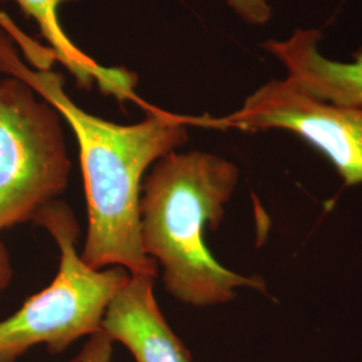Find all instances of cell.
I'll return each instance as SVG.
<instances>
[{
  "label": "cell",
  "instance_id": "1",
  "mask_svg": "<svg viewBox=\"0 0 362 362\" xmlns=\"http://www.w3.org/2000/svg\"><path fill=\"white\" fill-rule=\"evenodd\" d=\"M0 70L21 78L59 112L79 148L88 202V233L81 257L93 269L119 266L130 274L157 275V263L144 254L140 197L145 172L188 141L196 119L151 107L143 121L121 125L93 116L65 91L64 78L52 70H33L0 31Z\"/></svg>",
  "mask_w": 362,
  "mask_h": 362
},
{
  "label": "cell",
  "instance_id": "2",
  "mask_svg": "<svg viewBox=\"0 0 362 362\" xmlns=\"http://www.w3.org/2000/svg\"><path fill=\"white\" fill-rule=\"evenodd\" d=\"M239 181L233 161L208 152L176 151L158 158L144 179L140 239L144 254L160 263L169 294L207 308L236 297V290H264L260 278L221 266L204 238L218 228Z\"/></svg>",
  "mask_w": 362,
  "mask_h": 362
},
{
  "label": "cell",
  "instance_id": "3",
  "mask_svg": "<svg viewBox=\"0 0 362 362\" xmlns=\"http://www.w3.org/2000/svg\"><path fill=\"white\" fill-rule=\"evenodd\" d=\"M34 221L58 245L59 269L50 286L0 321V362H16L37 345L57 354L81 337L100 333L112 298L130 278L119 266L93 269L78 254L79 226L65 202L52 200Z\"/></svg>",
  "mask_w": 362,
  "mask_h": 362
},
{
  "label": "cell",
  "instance_id": "4",
  "mask_svg": "<svg viewBox=\"0 0 362 362\" xmlns=\"http://www.w3.org/2000/svg\"><path fill=\"white\" fill-rule=\"evenodd\" d=\"M62 116L21 78L0 81V231L34 220L65 191Z\"/></svg>",
  "mask_w": 362,
  "mask_h": 362
},
{
  "label": "cell",
  "instance_id": "5",
  "mask_svg": "<svg viewBox=\"0 0 362 362\" xmlns=\"http://www.w3.org/2000/svg\"><path fill=\"white\" fill-rule=\"evenodd\" d=\"M204 125L293 133L322 153L346 185L362 184V107L318 101L286 78L262 85L230 116L204 118Z\"/></svg>",
  "mask_w": 362,
  "mask_h": 362
},
{
  "label": "cell",
  "instance_id": "6",
  "mask_svg": "<svg viewBox=\"0 0 362 362\" xmlns=\"http://www.w3.org/2000/svg\"><path fill=\"white\" fill-rule=\"evenodd\" d=\"M155 275L130 274L105 311L101 333L125 345L136 362H192L160 310Z\"/></svg>",
  "mask_w": 362,
  "mask_h": 362
},
{
  "label": "cell",
  "instance_id": "7",
  "mask_svg": "<svg viewBox=\"0 0 362 362\" xmlns=\"http://www.w3.org/2000/svg\"><path fill=\"white\" fill-rule=\"evenodd\" d=\"M320 30L298 28L288 38L269 39L262 46L286 69V79L326 104L362 107V49L350 62L325 57Z\"/></svg>",
  "mask_w": 362,
  "mask_h": 362
},
{
  "label": "cell",
  "instance_id": "8",
  "mask_svg": "<svg viewBox=\"0 0 362 362\" xmlns=\"http://www.w3.org/2000/svg\"><path fill=\"white\" fill-rule=\"evenodd\" d=\"M23 13L35 21L39 31L50 43L55 59H58L74 76L78 86L90 89L94 83L117 101L125 103L134 100L137 78L121 67H104L91 61L67 38L58 19V10L62 4L79 0H15Z\"/></svg>",
  "mask_w": 362,
  "mask_h": 362
},
{
  "label": "cell",
  "instance_id": "9",
  "mask_svg": "<svg viewBox=\"0 0 362 362\" xmlns=\"http://www.w3.org/2000/svg\"><path fill=\"white\" fill-rule=\"evenodd\" d=\"M0 27L22 49V52L26 54L30 64H33L39 70L50 69L52 61L55 59L52 50L45 49L30 37H27L26 34L13 23L11 18L7 16L3 11H0Z\"/></svg>",
  "mask_w": 362,
  "mask_h": 362
},
{
  "label": "cell",
  "instance_id": "10",
  "mask_svg": "<svg viewBox=\"0 0 362 362\" xmlns=\"http://www.w3.org/2000/svg\"><path fill=\"white\" fill-rule=\"evenodd\" d=\"M226 3L247 25L264 26L272 19V8L267 0H226Z\"/></svg>",
  "mask_w": 362,
  "mask_h": 362
},
{
  "label": "cell",
  "instance_id": "11",
  "mask_svg": "<svg viewBox=\"0 0 362 362\" xmlns=\"http://www.w3.org/2000/svg\"><path fill=\"white\" fill-rule=\"evenodd\" d=\"M113 354V341L104 333L90 336L76 362H110Z\"/></svg>",
  "mask_w": 362,
  "mask_h": 362
},
{
  "label": "cell",
  "instance_id": "12",
  "mask_svg": "<svg viewBox=\"0 0 362 362\" xmlns=\"http://www.w3.org/2000/svg\"><path fill=\"white\" fill-rule=\"evenodd\" d=\"M13 278V269L7 248L0 242V294L8 287Z\"/></svg>",
  "mask_w": 362,
  "mask_h": 362
},
{
  "label": "cell",
  "instance_id": "13",
  "mask_svg": "<svg viewBox=\"0 0 362 362\" xmlns=\"http://www.w3.org/2000/svg\"><path fill=\"white\" fill-rule=\"evenodd\" d=\"M0 73H1V70H0Z\"/></svg>",
  "mask_w": 362,
  "mask_h": 362
}]
</instances>
